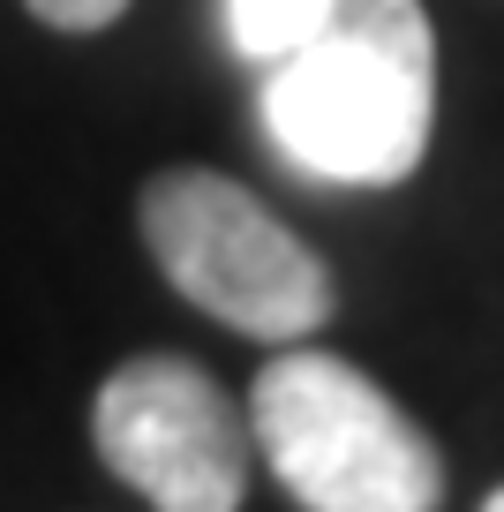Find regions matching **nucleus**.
I'll return each instance as SVG.
<instances>
[{
	"instance_id": "3",
	"label": "nucleus",
	"mask_w": 504,
	"mask_h": 512,
	"mask_svg": "<svg viewBox=\"0 0 504 512\" xmlns=\"http://www.w3.org/2000/svg\"><path fill=\"white\" fill-rule=\"evenodd\" d=\"M143 249L181 302L234 324L249 339L294 347L331 317V272L324 256L294 234L271 204H256L241 181L211 166H166L143 181Z\"/></svg>"
},
{
	"instance_id": "7",
	"label": "nucleus",
	"mask_w": 504,
	"mask_h": 512,
	"mask_svg": "<svg viewBox=\"0 0 504 512\" xmlns=\"http://www.w3.org/2000/svg\"><path fill=\"white\" fill-rule=\"evenodd\" d=\"M482 512H504V490H489V497H482Z\"/></svg>"
},
{
	"instance_id": "2",
	"label": "nucleus",
	"mask_w": 504,
	"mask_h": 512,
	"mask_svg": "<svg viewBox=\"0 0 504 512\" xmlns=\"http://www.w3.org/2000/svg\"><path fill=\"white\" fill-rule=\"evenodd\" d=\"M249 445L301 512H437L444 460L422 422L369 369L324 347H286L249 384Z\"/></svg>"
},
{
	"instance_id": "1",
	"label": "nucleus",
	"mask_w": 504,
	"mask_h": 512,
	"mask_svg": "<svg viewBox=\"0 0 504 512\" xmlns=\"http://www.w3.org/2000/svg\"><path fill=\"white\" fill-rule=\"evenodd\" d=\"M437 31L422 0H331L324 31L264 68V136L339 189H392L429 159Z\"/></svg>"
},
{
	"instance_id": "4",
	"label": "nucleus",
	"mask_w": 504,
	"mask_h": 512,
	"mask_svg": "<svg viewBox=\"0 0 504 512\" xmlns=\"http://www.w3.org/2000/svg\"><path fill=\"white\" fill-rule=\"evenodd\" d=\"M91 445L151 512H241L249 422L189 354H136L91 400Z\"/></svg>"
},
{
	"instance_id": "6",
	"label": "nucleus",
	"mask_w": 504,
	"mask_h": 512,
	"mask_svg": "<svg viewBox=\"0 0 504 512\" xmlns=\"http://www.w3.org/2000/svg\"><path fill=\"white\" fill-rule=\"evenodd\" d=\"M23 8L53 31H106V23L128 16V0H23Z\"/></svg>"
},
{
	"instance_id": "5",
	"label": "nucleus",
	"mask_w": 504,
	"mask_h": 512,
	"mask_svg": "<svg viewBox=\"0 0 504 512\" xmlns=\"http://www.w3.org/2000/svg\"><path fill=\"white\" fill-rule=\"evenodd\" d=\"M226 16V38H234L241 61H286V53H301L316 31H324L331 0H219Z\"/></svg>"
}]
</instances>
